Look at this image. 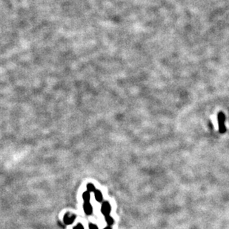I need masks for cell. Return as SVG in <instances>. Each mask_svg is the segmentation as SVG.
Returning a JSON list of instances; mask_svg holds the SVG:
<instances>
[{
  "instance_id": "3957f363",
  "label": "cell",
  "mask_w": 229,
  "mask_h": 229,
  "mask_svg": "<svg viewBox=\"0 0 229 229\" xmlns=\"http://www.w3.org/2000/svg\"><path fill=\"white\" fill-rule=\"evenodd\" d=\"M111 205L109 204L108 202H104L102 205V208H101V211L102 214L105 216H108L111 213Z\"/></svg>"
},
{
  "instance_id": "8992f818",
  "label": "cell",
  "mask_w": 229,
  "mask_h": 229,
  "mask_svg": "<svg viewBox=\"0 0 229 229\" xmlns=\"http://www.w3.org/2000/svg\"><path fill=\"white\" fill-rule=\"evenodd\" d=\"M82 198H83L85 202H89L90 199H91V194H90V193L88 191H85L82 194Z\"/></svg>"
},
{
  "instance_id": "277c9868",
  "label": "cell",
  "mask_w": 229,
  "mask_h": 229,
  "mask_svg": "<svg viewBox=\"0 0 229 229\" xmlns=\"http://www.w3.org/2000/svg\"><path fill=\"white\" fill-rule=\"evenodd\" d=\"M83 209L85 214L88 215L91 214V213L93 211V208L92 205L90 204V202H85L83 205Z\"/></svg>"
},
{
  "instance_id": "6da1fadb",
  "label": "cell",
  "mask_w": 229,
  "mask_h": 229,
  "mask_svg": "<svg viewBox=\"0 0 229 229\" xmlns=\"http://www.w3.org/2000/svg\"><path fill=\"white\" fill-rule=\"evenodd\" d=\"M225 120H226V116L222 112H220L218 114V123H219V131L221 133H223L226 132V128L225 126Z\"/></svg>"
},
{
  "instance_id": "30bf717a",
  "label": "cell",
  "mask_w": 229,
  "mask_h": 229,
  "mask_svg": "<svg viewBox=\"0 0 229 229\" xmlns=\"http://www.w3.org/2000/svg\"><path fill=\"white\" fill-rule=\"evenodd\" d=\"M74 229H84V227L81 223H79L78 225H76V226L74 228Z\"/></svg>"
},
{
  "instance_id": "8fae6325",
  "label": "cell",
  "mask_w": 229,
  "mask_h": 229,
  "mask_svg": "<svg viewBox=\"0 0 229 229\" xmlns=\"http://www.w3.org/2000/svg\"><path fill=\"white\" fill-rule=\"evenodd\" d=\"M103 229H112V228H111V226H107V227H106L105 228H103Z\"/></svg>"
},
{
  "instance_id": "52a82bcc",
  "label": "cell",
  "mask_w": 229,
  "mask_h": 229,
  "mask_svg": "<svg viewBox=\"0 0 229 229\" xmlns=\"http://www.w3.org/2000/svg\"><path fill=\"white\" fill-rule=\"evenodd\" d=\"M106 222H107L108 225V226H112V225L114 224V219L112 218V217H111L110 215L106 216Z\"/></svg>"
},
{
  "instance_id": "5b68a950",
  "label": "cell",
  "mask_w": 229,
  "mask_h": 229,
  "mask_svg": "<svg viewBox=\"0 0 229 229\" xmlns=\"http://www.w3.org/2000/svg\"><path fill=\"white\" fill-rule=\"evenodd\" d=\"M94 196L95 198H96V201L99 202H102V200H103V196H102V192L99 190H96L94 191Z\"/></svg>"
},
{
  "instance_id": "ba28073f",
  "label": "cell",
  "mask_w": 229,
  "mask_h": 229,
  "mask_svg": "<svg viewBox=\"0 0 229 229\" xmlns=\"http://www.w3.org/2000/svg\"><path fill=\"white\" fill-rule=\"evenodd\" d=\"M96 191V189H95V186L91 183H89L87 185V191H88L89 193L91 192H94Z\"/></svg>"
},
{
  "instance_id": "9c48e42d",
  "label": "cell",
  "mask_w": 229,
  "mask_h": 229,
  "mask_svg": "<svg viewBox=\"0 0 229 229\" xmlns=\"http://www.w3.org/2000/svg\"><path fill=\"white\" fill-rule=\"evenodd\" d=\"M89 229H99V228L95 224L90 223L89 224Z\"/></svg>"
},
{
  "instance_id": "7a4b0ae2",
  "label": "cell",
  "mask_w": 229,
  "mask_h": 229,
  "mask_svg": "<svg viewBox=\"0 0 229 229\" xmlns=\"http://www.w3.org/2000/svg\"><path fill=\"white\" fill-rule=\"evenodd\" d=\"M75 218H76V216L71 213H67L64 216V219H63V221H64V223L65 225H70L72 224L73 222H74L75 220Z\"/></svg>"
}]
</instances>
